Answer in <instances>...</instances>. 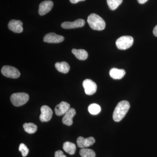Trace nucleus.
Wrapping results in <instances>:
<instances>
[{
	"label": "nucleus",
	"instance_id": "nucleus-9",
	"mask_svg": "<svg viewBox=\"0 0 157 157\" xmlns=\"http://www.w3.org/2000/svg\"><path fill=\"white\" fill-rule=\"evenodd\" d=\"M95 142L94 138L92 137L85 138L81 137H78L77 139V144L78 147L84 148L92 146Z\"/></svg>",
	"mask_w": 157,
	"mask_h": 157
},
{
	"label": "nucleus",
	"instance_id": "nucleus-21",
	"mask_svg": "<svg viewBox=\"0 0 157 157\" xmlns=\"http://www.w3.org/2000/svg\"><path fill=\"white\" fill-rule=\"evenodd\" d=\"M88 110L90 114L97 115L101 111V107L98 104H91L89 106Z\"/></svg>",
	"mask_w": 157,
	"mask_h": 157
},
{
	"label": "nucleus",
	"instance_id": "nucleus-24",
	"mask_svg": "<svg viewBox=\"0 0 157 157\" xmlns=\"http://www.w3.org/2000/svg\"><path fill=\"white\" fill-rule=\"evenodd\" d=\"M55 157H67L63 154V153L62 151L59 150L55 152Z\"/></svg>",
	"mask_w": 157,
	"mask_h": 157
},
{
	"label": "nucleus",
	"instance_id": "nucleus-16",
	"mask_svg": "<svg viewBox=\"0 0 157 157\" xmlns=\"http://www.w3.org/2000/svg\"><path fill=\"white\" fill-rule=\"evenodd\" d=\"M55 66L56 70L60 73L66 74L70 71V65L66 62H57Z\"/></svg>",
	"mask_w": 157,
	"mask_h": 157
},
{
	"label": "nucleus",
	"instance_id": "nucleus-8",
	"mask_svg": "<svg viewBox=\"0 0 157 157\" xmlns=\"http://www.w3.org/2000/svg\"><path fill=\"white\" fill-rule=\"evenodd\" d=\"M43 40L45 42L50 43H58L64 40V37L55 33H49L45 35Z\"/></svg>",
	"mask_w": 157,
	"mask_h": 157
},
{
	"label": "nucleus",
	"instance_id": "nucleus-5",
	"mask_svg": "<svg viewBox=\"0 0 157 157\" xmlns=\"http://www.w3.org/2000/svg\"><path fill=\"white\" fill-rule=\"evenodd\" d=\"M1 72L4 76L8 78H17L20 76L19 70L12 66H4Z\"/></svg>",
	"mask_w": 157,
	"mask_h": 157
},
{
	"label": "nucleus",
	"instance_id": "nucleus-11",
	"mask_svg": "<svg viewBox=\"0 0 157 157\" xmlns=\"http://www.w3.org/2000/svg\"><path fill=\"white\" fill-rule=\"evenodd\" d=\"M53 3L51 1H45L40 3L39 6V15L42 16L47 14L53 8Z\"/></svg>",
	"mask_w": 157,
	"mask_h": 157
},
{
	"label": "nucleus",
	"instance_id": "nucleus-10",
	"mask_svg": "<svg viewBox=\"0 0 157 157\" xmlns=\"http://www.w3.org/2000/svg\"><path fill=\"white\" fill-rule=\"evenodd\" d=\"M85 21L83 19H78L73 21H66L61 24V27L65 29H72L82 27L84 25Z\"/></svg>",
	"mask_w": 157,
	"mask_h": 157
},
{
	"label": "nucleus",
	"instance_id": "nucleus-20",
	"mask_svg": "<svg viewBox=\"0 0 157 157\" xmlns=\"http://www.w3.org/2000/svg\"><path fill=\"white\" fill-rule=\"evenodd\" d=\"M79 154L82 157H96L95 152L91 149L82 148L79 151Z\"/></svg>",
	"mask_w": 157,
	"mask_h": 157
},
{
	"label": "nucleus",
	"instance_id": "nucleus-25",
	"mask_svg": "<svg viewBox=\"0 0 157 157\" xmlns=\"http://www.w3.org/2000/svg\"><path fill=\"white\" fill-rule=\"evenodd\" d=\"M85 1V0H70V2L73 3V4H76V3H78L79 2Z\"/></svg>",
	"mask_w": 157,
	"mask_h": 157
},
{
	"label": "nucleus",
	"instance_id": "nucleus-7",
	"mask_svg": "<svg viewBox=\"0 0 157 157\" xmlns=\"http://www.w3.org/2000/svg\"><path fill=\"white\" fill-rule=\"evenodd\" d=\"M41 112L39 119L41 121L48 122L50 120L52 117L53 112L50 107L46 105H44L41 107Z\"/></svg>",
	"mask_w": 157,
	"mask_h": 157
},
{
	"label": "nucleus",
	"instance_id": "nucleus-27",
	"mask_svg": "<svg viewBox=\"0 0 157 157\" xmlns=\"http://www.w3.org/2000/svg\"><path fill=\"white\" fill-rule=\"evenodd\" d=\"M147 1V0H137V2L140 4H143L146 2Z\"/></svg>",
	"mask_w": 157,
	"mask_h": 157
},
{
	"label": "nucleus",
	"instance_id": "nucleus-22",
	"mask_svg": "<svg viewBox=\"0 0 157 157\" xmlns=\"http://www.w3.org/2000/svg\"><path fill=\"white\" fill-rule=\"evenodd\" d=\"M123 0H107V3L109 9L112 10H115L121 4Z\"/></svg>",
	"mask_w": 157,
	"mask_h": 157
},
{
	"label": "nucleus",
	"instance_id": "nucleus-17",
	"mask_svg": "<svg viewBox=\"0 0 157 157\" xmlns=\"http://www.w3.org/2000/svg\"><path fill=\"white\" fill-rule=\"evenodd\" d=\"M72 52L76 57V58L81 60H85L88 57V54L87 52L84 49H76L74 48L72 49Z\"/></svg>",
	"mask_w": 157,
	"mask_h": 157
},
{
	"label": "nucleus",
	"instance_id": "nucleus-26",
	"mask_svg": "<svg viewBox=\"0 0 157 157\" xmlns=\"http://www.w3.org/2000/svg\"><path fill=\"white\" fill-rule=\"evenodd\" d=\"M154 35L156 37H157V25L154 29L153 31Z\"/></svg>",
	"mask_w": 157,
	"mask_h": 157
},
{
	"label": "nucleus",
	"instance_id": "nucleus-1",
	"mask_svg": "<svg viewBox=\"0 0 157 157\" xmlns=\"http://www.w3.org/2000/svg\"><path fill=\"white\" fill-rule=\"evenodd\" d=\"M130 107V104L128 101H123L120 102L117 105L113 111V120L116 122H119L121 121L125 116Z\"/></svg>",
	"mask_w": 157,
	"mask_h": 157
},
{
	"label": "nucleus",
	"instance_id": "nucleus-18",
	"mask_svg": "<svg viewBox=\"0 0 157 157\" xmlns=\"http://www.w3.org/2000/svg\"><path fill=\"white\" fill-rule=\"evenodd\" d=\"M63 149L66 152L70 155L75 154L76 150V146L75 144L72 142L67 141L63 144Z\"/></svg>",
	"mask_w": 157,
	"mask_h": 157
},
{
	"label": "nucleus",
	"instance_id": "nucleus-2",
	"mask_svg": "<svg viewBox=\"0 0 157 157\" xmlns=\"http://www.w3.org/2000/svg\"><path fill=\"white\" fill-rule=\"evenodd\" d=\"M87 22L91 28L95 30L102 31L106 26L104 20L98 14L92 13L88 17Z\"/></svg>",
	"mask_w": 157,
	"mask_h": 157
},
{
	"label": "nucleus",
	"instance_id": "nucleus-19",
	"mask_svg": "<svg viewBox=\"0 0 157 157\" xmlns=\"http://www.w3.org/2000/svg\"><path fill=\"white\" fill-rule=\"evenodd\" d=\"M25 131L29 134H34L37 131V126L35 124L32 123H25L23 125Z\"/></svg>",
	"mask_w": 157,
	"mask_h": 157
},
{
	"label": "nucleus",
	"instance_id": "nucleus-23",
	"mask_svg": "<svg viewBox=\"0 0 157 157\" xmlns=\"http://www.w3.org/2000/svg\"><path fill=\"white\" fill-rule=\"evenodd\" d=\"M19 151L21 152L23 157H25L27 156L29 152V149L23 143L21 144L19 147Z\"/></svg>",
	"mask_w": 157,
	"mask_h": 157
},
{
	"label": "nucleus",
	"instance_id": "nucleus-13",
	"mask_svg": "<svg viewBox=\"0 0 157 157\" xmlns=\"http://www.w3.org/2000/svg\"><path fill=\"white\" fill-rule=\"evenodd\" d=\"M76 114V110L73 108H70L64 115L62 119L63 124L67 126L72 125L73 124V118Z\"/></svg>",
	"mask_w": 157,
	"mask_h": 157
},
{
	"label": "nucleus",
	"instance_id": "nucleus-15",
	"mask_svg": "<svg viewBox=\"0 0 157 157\" xmlns=\"http://www.w3.org/2000/svg\"><path fill=\"white\" fill-rule=\"evenodd\" d=\"M125 75V71L122 69L113 68L109 71V75L113 79H121Z\"/></svg>",
	"mask_w": 157,
	"mask_h": 157
},
{
	"label": "nucleus",
	"instance_id": "nucleus-12",
	"mask_svg": "<svg viewBox=\"0 0 157 157\" xmlns=\"http://www.w3.org/2000/svg\"><path fill=\"white\" fill-rule=\"evenodd\" d=\"M23 23L21 21L12 20L8 24V27L10 30L16 33H22L23 31Z\"/></svg>",
	"mask_w": 157,
	"mask_h": 157
},
{
	"label": "nucleus",
	"instance_id": "nucleus-4",
	"mask_svg": "<svg viewBox=\"0 0 157 157\" xmlns=\"http://www.w3.org/2000/svg\"><path fill=\"white\" fill-rule=\"evenodd\" d=\"M134 39L131 36H123L120 37L116 42L117 47L121 50H125L132 46Z\"/></svg>",
	"mask_w": 157,
	"mask_h": 157
},
{
	"label": "nucleus",
	"instance_id": "nucleus-3",
	"mask_svg": "<svg viewBox=\"0 0 157 157\" xmlns=\"http://www.w3.org/2000/svg\"><path fill=\"white\" fill-rule=\"evenodd\" d=\"M29 98V95L26 93H15L11 95L10 100L14 106L20 107L25 104L28 101Z\"/></svg>",
	"mask_w": 157,
	"mask_h": 157
},
{
	"label": "nucleus",
	"instance_id": "nucleus-6",
	"mask_svg": "<svg viewBox=\"0 0 157 157\" xmlns=\"http://www.w3.org/2000/svg\"><path fill=\"white\" fill-rule=\"evenodd\" d=\"M82 86L84 89L85 92L88 95H92L97 91V84L91 79H86L84 80L82 82Z\"/></svg>",
	"mask_w": 157,
	"mask_h": 157
},
{
	"label": "nucleus",
	"instance_id": "nucleus-14",
	"mask_svg": "<svg viewBox=\"0 0 157 157\" xmlns=\"http://www.w3.org/2000/svg\"><path fill=\"white\" fill-rule=\"evenodd\" d=\"M70 108V104L65 101H62L59 104L57 105L55 109V112L56 115H64L67 111Z\"/></svg>",
	"mask_w": 157,
	"mask_h": 157
}]
</instances>
